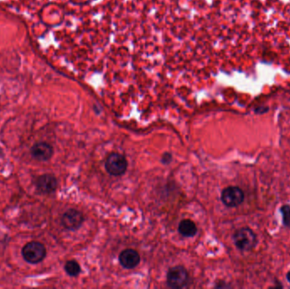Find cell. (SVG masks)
I'll list each match as a JSON object with an SVG mask.
<instances>
[{"instance_id":"cell-1","label":"cell","mask_w":290,"mask_h":289,"mask_svg":"<svg viewBox=\"0 0 290 289\" xmlns=\"http://www.w3.org/2000/svg\"><path fill=\"white\" fill-rule=\"evenodd\" d=\"M233 241L236 247L242 251H250L257 243L255 232L247 227L238 230L233 235Z\"/></svg>"},{"instance_id":"cell-2","label":"cell","mask_w":290,"mask_h":289,"mask_svg":"<svg viewBox=\"0 0 290 289\" xmlns=\"http://www.w3.org/2000/svg\"><path fill=\"white\" fill-rule=\"evenodd\" d=\"M22 255L26 262L38 264L46 256V249L38 242H30L23 247Z\"/></svg>"},{"instance_id":"cell-3","label":"cell","mask_w":290,"mask_h":289,"mask_svg":"<svg viewBox=\"0 0 290 289\" xmlns=\"http://www.w3.org/2000/svg\"><path fill=\"white\" fill-rule=\"evenodd\" d=\"M105 168L107 172L112 176H121L126 172L127 161L123 155L117 153H113L106 160Z\"/></svg>"},{"instance_id":"cell-4","label":"cell","mask_w":290,"mask_h":289,"mask_svg":"<svg viewBox=\"0 0 290 289\" xmlns=\"http://www.w3.org/2000/svg\"><path fill=\"white\" fill-rule=\"evenodd\" d=\"M167 284L171 288L179 289L187 284L189 274L183 266H174L167 272Z\"/></svg>"},{"instance_id":"cell-5","label":"cell","mask_w":290,"mask_h":289,"mask_svg":"<svg viewBox=\"0 0 290 289\" xmlns=\"http://www.w3.org/2000/svg\"><path fill=\"white\" fill-rule=\"evenodd\" d=\"M244 199V192L238 187H228L221 193V201L227 207L239 206Z\"/></svg>"},{"instance_id":"cell-6","label":"cell","mask_w":290,"mask_h":289,"mask_svg":"<svg viewBox=\"0 0 290 289\" xmlns=\"http://www.w3.org/2000/svg\"><path fill=\"white\" fill-rule=\"evenodd\" d=\"M84 222V215L77 209H69L61 218V223L67 230H77Z\"/></svg>"},{"instance_id":"cell-7","label":"cell","mask_w":290,"mask_h":289,"mask_svg":"<svg viewBox=\"0 0 290 289\" xmlns=\"http://www.w3.org/2000/svg\"><path fill=\"white\" fill-rule=\"evenodd\" d=\"M36 186L42 193H51L57 188V180L53 175L44 174L38 178Z\"/></svg>"},{"instance_id":"cell-8","label":"cell","mask_w":290,"mask_h":289,"mask_svg":"<svg viewBox=\"0 0 290 289\" xmlns=\"http://www.w3.org/2000/svg\"><path fill=\"white\" fill-rule=\"evenodd\" d=\"M119 261L124 268L132 269L139 263L140 255L134 249H126L121 253L119 256Z\"/></svg>"},{"instance_id":"cell-9","label":"cell","mask_w":290,"mask_h":289,"mask_svg":"<svg viewBox=\"0 0 290 289\" xmlns=\"http://www.w3.org/2000/svg\"><path fill=\"white\" fill-rule=\"evenodd\" d=\"M54 153L53 148L49 143H38L32 146L31 154L32 157L40 161H49Z\"/></svg>"},{"instance_id":"cell-10","label":"cell","mask_w":290,"mask_h":289,"mask_svg":"<svg viewBox=\"0 0 290 289\" xmlns=\"http://www.w3.org/2000/svg\"><path fill=\"white\" fill-rule=\"evenodd\" d=\"M178 232H180V234L183 235L184 237L190 238L196 234L197 226L195 223L191 220H189V219L183 220L178 226Z\"/></svg>"},{"instance_id":"cell-11","label":"cell","mask_w":290,"mask_h":289,"mask_svg":"<svg viewBox=\"0 0 290 289\" xmlns=\"http://www.w3.org/2000/svg\"><path fill=\"white\" fill-rule=\"evenodd\" d=\"M65 270L66 273L71 277H77L81 272V267L79 264L75 261H70L65 265Z\"/></svg>"},{"instance_id":"cell-12","label":"cell","mask_w":290,"mask_h":289,"mask_svg":"<svg viewBox=\"0 0 290 289\" xmlns=\"http://www.w3.org/2000/svg\"><path fill=\"white\" fill-rule=\"evenodd\" d=\"M283 221L286 226H290V206L284 205L281 208Z\"/></svg>"},{"instance_id":"cell-13","label":"cell","mask_w":290,"mask_h":289,"mask_svg":"<svg viewBox=\"0 0 290 289\" xmlns=\"http://www.w3.org/2000/svg\"><path fill=\"white\" fill-rule=\"evenodd\" d=\"M268 109H269L267 107H259L256 109V112L258 114H263V113L268 111Z\"/></svg>"},{"instance_id":"cell-14","label":"cell","mask_w":290,"mask_h":289,"mask_svg":"<svg viewBox=\"0 0 290 289\" xmlns=\"http://www.w3.org/2000/svg\"><path fill=\"white\" fill-rule=\"evenodd\" d=\"M286 278H287V280L290 283V272H288Z\"/></svg>"}]
</instances>
